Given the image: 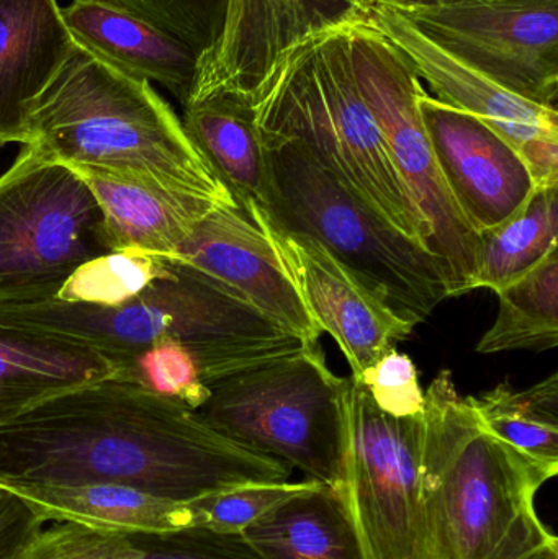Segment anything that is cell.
Here are the masks:
<instances>
[{
    "label": "cell",
    "mask_w": 558,
    "mask_h": 559,
    "mask_svg": "<svg viewBox=\"0 0 558 559\" xmlns=\"http://www.w3.org/2000/svg\"><path fill=\"white\" fill-rule=\"evenodd\" d=\"M290 475L192 407L118 378L72 388L0 426V486L121 485L189 502Z\"/></svg>",
    "instance_id": "1"
},
{
    "label": "cell",
    "mask_w": 558,
    "mask_h": 559,
    "mask_svg": "<svg viewBox=\"0 0 558 559\" xmlns=\"http://www.w3.org/2000/svg\"><path fill=\"white\" fill-rule=\"evenodd\" d=\"M0 322L94 348L120 370L133 355L174 342L192 355L209 388L314 347L174 258H161L153 277L120 301L100 305L51 298L3 306Z\"/></svg>",
    "instance_id": "2"
},
{
    "label": "cell",
    "mask_w": 558,
    "mask_h": 559,
    "mask_svg": "<svg viewBox=\"0 0 558 559\" xmlns=\"http://www.w3.org/2000/svg\"><path fill=\"white\" fill-rule=\"evenodd\" d=\"M22 146L74 170H100L235 202L153 84L81 48L39 98Z\"/></svg>",
    "instance_id": "3"
},
{
    "label": "cell",
    "mask_w": 558,
    "mask_h": 559,
    "mask_svg": "<svg viewBox=\"0 0 558 559\" xmlns=\"http://www.w3.org/2000/svg\"><path fill=\"white\" fill-rule=\"evenodd\" d=\"M425 491L449 559H517L558 542L537 492L557 472L484 429L442 370L425 393Z\"/></svg>",
    "instance_id": "4"
},
{
    "label": "cell",
    "mask_w": 558,
    "mask_h": 559,
    "mask_svg": "<svg viewBox=\"0 0 558 559\" xmlns=\"http://www.w3.org/2000/svg\"><path fill=\"white\" fill-rule=\"evenodd\" d=\"M249 104L261 136L297 144L390 225L428 249V223L357 88L346 26L288 49Z\"/></svg>",
    "instance_id": "5"
},
{
    "label": "cell",
    "mask_w": 558,
    "mask_h": 559,
    "mask_svg": "<svg viewBox=\"0 0 558 559\" xmlns=\"http://www.w3.org/2000/svg\"><path fill=\"white\" fill-rule=\"evenodd\" d=\"M261 141L269 200L256 210L269 222L317 239L415 328L451 298L444 265L425 246L390 225L297 144Z\"/></svg>",
    "instance_id": "6"
},
{
    "label": "cell",
    "mask_w": 558,
    "mask_h": 559,
    "mask_svg": "<svg viewBox=\"0 0 558 559\" xmlns=\"http://www.w3.org/2000/svg\"><path fill=\"white\" fill-rule=\"evenodd\" d=\"M425 433V409L416 416H390L357 378H346L333 491L364 559H449L426 502Z\"/></svg>",
    "instance_id": "7"
},
{
    "label": "cell",
    "mask_w": 558,
    "mask_h": 559,
    "mask_svg": "<svg viewBox=\"0 0 558 559\" xmlns=\"http://www.w3.org/2000/svg\"><path fill=\"white\" fill-rule=\"evenodd\" d=\"M111 252L87 183L22 146L0 176V308L55 298L75 272Z\"/></svg>",
    "instance_id": "8"
},
{
    "label": "cell",
    "mask_w": 558,
    "mask_h": 559,
    "mask_svg": "<svg viewBox=\"0 0 558 559\" xmlns=\"http://www.w3.org/2000/svg\"><path fill=\"white\" fill-rule=\"evenodd\" d=\"M346 378L328 367L320 345L210 386L197 409L241 445L333 488L341 463V397Z\"/></svg>",
    "instance_id": "9"
},
{
    "label": "cell",
    "mask_w": 558,
    "mask_h": 559,
    "mask_svg": "<svg viewBox=\"0 0 558 559\" xmlns=\"http://www.w3.org/2000/svg\"><path fill=\"white\" fill-rule=\"evenodd\" d=\"M357 88L379 123L390 156L428 223V249L444 265L449 295L471 293L477 271L478 233L455 205L418 108L425 91L406 56L367 20L346 26Z\"/></svg>",
    "instance_id": "10"
},
{
    "label": "cell",
    "mask_w": 558,
    "mask_h": 559,
    "mask_svg": "<svg viewBox=\"0 0 558 559\" xmlns=\"http://www.w3.org/2000/svg\"><path fill=\"white\" fill-rule=\"evenodd\" d=\"M402 13L501 87L557 108L558 0H472Z\"/></svg>",
    "instance_id": "11"
},
{
    "label": "cell",
    "mask_w": 558,
    "mask_h": 559,
    "mask_svg": "<svg viewBox=\"0 0 558 559\" xmlns=\"http://www.w3.org/2000/svg\"><path fill=\"white\" fill-rule=\"evenodd\" d=\"M366 20L406 56L431 97L472 115L510 143L536 187L558 183L557 108L526 100L459 61L392 7L372 2Z\"/></svg>",
    "instance_id": "12"
},
{
    "label": "cell",
    "mask_w": 558,
    "mask_h": 559,
    "mask_svg": "<svg viewBox=\"0 0 558 559\" xmlns=\"http://www.w3.org/2000/svg\"><path fill=\"white\" fill-rule=\"evenodd\" d=\"M370 7L372 0H226L218 36L200 56L190 100L231 94L251 102L288 49L364 22Z\"/></svg>",
    "instance_id": "13"
},
{
    "label": "cell",
    "mask_w": 558,
    "mask_h": 559,
    "mask_svg": "<svg viewBox=\"0 0 558 559\" xmlns=\"http://www.w3.org/2000/svg\"><path fill=\"white\" fill-rule=\"evenodd\" d=\"M242 212L261 226L311 318L336 342L353 377H360L396 342L412 335L415 325L400 318L317 239L278 228L254 206Z\"/></svg>",
    "instance_id": "14"
},
{
    "label": "cell",
    "mask_w": 558,
    "mask_h": 559,
    "mask_svg": "<svg viewBox=\"0 0 558 559\" xmlns=\"http://www.w3.org/2000/svg\"><path fill=\"white\" fill-rule=\"evenodd\" d=\"M418 108L442 179L468 225L487 231L520 212L536 183L523 157L487 124L423 91Z\"/></svg>",
    "instance_id": "15"
},
{
    "label": "cell",
    "mask_w": 558,
    "mask_h": 559,
    "mask_svg": "<svg viewBox=\"0 0 558 559\" xmlns=\"http://www.w3.org/2000/svg\"><path fill=\"white\" fill-rule=\"evenodd\" d=\"M174 259L215 280L308 345L320 344L323 332L278 262L268 236L235 202L213 206L193 226Z\"/></svg>",
    "instance_id": "16"
},
{
    "label": "cell",
    "mask_w": 558,
    "mask_h": 559,
    "mask_svg": "<svg viewBox=\"0 0 558 559\" xmlns=\"http://www.w3.org/2000/svg\"><path fill=\"white\" fill-rule=\"evenodd\" d=\"M78 49L58 0H0V150L26 143L36 104Z\"/></svg>",
    "instance_id": "17"
},
{
    "label": "cell",
    "mask_w": 558,
    "mask_h": 559,
    "mask_svg": "<svg viewBox=\"0 0 558 559\" xmlns=\"http://www.w3.org/2000/svg\"><path fill=\"white\" fill-rule=\"evenodd\" d=\"M62 19L79 48L117 71L166 87L187 104L200 55L182 39L105 0H72Z\"/></svg>",
    "instance_id": "18"
},
{
    "label": "cell",
    "mask_w": 558,
    "mask_h": 559,
    "mask_svg": "<svg viewBox=\"0 0 558 559\" xmlns=\"http://www.w3.org/2000/svg\"><path fill=\"white\" fill-rule=\"evenodd\" d=\"M75 173L100 205L114 252L174 258L193 226L213 206L225 203L117 174L91 169Z\"/></svg>",
    "instance_id": "19"
},
{
    "label": "cell",
    "mask_w": 558,
    "mask_h": 559,
    "mask_svg": "<svg viewBox=\"0 0 558 559\" xmlns=\"http://www.w3.org/2000/svg\"><path fill=\"white\" fill-rule=\"evenodd\" d=\"M118 373L120 367L94 348L0 322V426L49 397Z\"/></svg>",
    "instance_id": "20"
},
{
    "label": "cell",
    "mask_w": 558,
    "mask_h": 559,
    "mask_svg": "<svg viewBox=\"0 0 558 559\" xmlns=\"http://www.w3.org/2000/svg\"><path fill=\"white\" fill-rule=\"evenodd\" d=\"M183 130L236 205L264 210L269 173L251 104L231 94H212L183 107Z\"/></svg>",
    "instance_id": "21"
},
{
    "label": "cell",
    "mask_w": 558,
    "mask_h": 559,
    "mask_svg": "<svg viewBox=\"0 0 558 559\" xmlns=\"http://www.w3.org/2000/svg\"><path fill=\"white\" fill-rule=\"evenodd\" d=\"M43 521L74 522L117 534L192 527L189 504L121 485H10Z\"/></svg>",
    "instance_id": "22"
},
{
    "label": "cell",
    "mask_w": 558,
    "mask_h": 559,
    "mask_svg": "<svg viewBox=\"0 0 558 559\" xmlns=\"http://www.w3.org/2000/svg\"><path fill=\"white\" fill-rule=\"evenodd\" d=\"M242 535L264 559H364L336 492L321 483L282 502Z\"/></svg>",
    "instance_id": "23"
},
{
    "label": "cell",
    "mask_w": 558,
    "mask_h": 559,
    "mask_svg": "<svg viewBox=\"0 0 558 559\" xmlns=\"http://www.w3.org/2000/svg\"><path fill=\"white\" fill-rule=\"evenodd\" d=\"M558 183L536 187L526 205L495 228L478 233L477 271L471 292H500L533 271L558 248Z\"/></svg>",
    "instance_id": "24"
},
{
    "label": "cell",
    "mask_w": 558,
    "mask_h": 559,
    "mask_svg": "<svg viewBox=\"0 0 558 559\" xmlns=\"http://www.w3.org/2000/svg\"><path fill=\"white\" fill-rule=\"evenodd\" d=\"M465 400L487 432L558 473L557 373L526 390L514 391L501 383Z\"/></svg>",
    "instance_id": "25"
},
{
    "label": "cell",
    "mask_w": 558,
    "mask_h": 559,
    "mask_svg": "<svg viewBox=\"0 0 558 559\" xmlns=\"http://www.w3.org/2000/svg\"><path fill=\"white\" fill-rule=\"evenodd\" d=\"M500 309L478 354L544 352L558 344V248L533 271L497 292Z\"/></svg>",
    "instance_id": "26"
},
{
    "label": "cell",
    "mask_w": 558,
    "mask_h": 559,
    "mask_svg": "<svg viewBox=\"0 0 558 559\" xmlns=\"http://www.w3.org/2000/svg\"><path fill=\"white\" fill-rule=\"evenodd\" d=\"M314 483L311 479L300 483H264L202 496L187 502L192 527L219 534H245L259 519L287 499L307 491Z\"/></svg>",
    "instance_id": "27"
},
{
    "label": "cell",
    "mask_w": 558,
    "mask_h": 559,
    "mask_svg": "<svg viewBox=\"0 0 558 559\" xmlns=\"http://www.w3.org/2000/svg\"><path fill=\"white\" fill-rule=\"evenodd\" d=\"M118 380L131 381L163 396L199 409L210 396V388L192 355L174 342H161L121 364Z\"/></svg>",
    "instance_id": "28"
},
{
    "label": "cell",
    "mask_w": 558,
    "mask_h": 559,
    "mask_svg": "<svg viewBox=\"0 0 558 559\" xmlns=\"http://www.w3.org/2000/svg\"><path fill=\"white\" fill-rule=\"evenodd\" d=\"M120 559H264L242 534H219L206 528L127 534Z\"/></svg>",
    "instance_id": "29"
},
{
    "label": "cell",
    "mask_w": 558,
    "mask_h": 559,
    "mask_svg": "<svg viewBox=\"0 0 558 559\" xmlns=\"http://www.w3.org/2000/svg\"><path fill=\"white\" fill-rule=\"evenodd\" d=\"M177 36L200 56L215 43L226 0H105Z\"/></svg>",
    "instance_id": "30"
},
{
    "label": "cell",
    "mask_w": 558,
    "mask_h": 559,
    "mask_svg": "<svg viewBox=\"0 0 558 559\" xmlns=\"http://www.w3.org/2000/svg\"><path fill=\"white\" fill-rule=\"evenodd\" d=\"M127 538L74 522H51L20 551L15 559H120Z\"/></svg>",
    "instance_id": "31"
},
{
    "label": "cell",
    "mask_w": 558,
    "mask_h": 559,
    "mask_svg": "<svg viewBox=\"0 0 558 559\" xmlns=\"http://www.w3.org/2000/svg\"><path fill=\"white\" fill-rule=\"evenodd\" d=\"M354 378L366 386L377 407L390 416H416L425 409V391L419 384L416 365L396 347Z\"/></svg>",
    "instance_id": "32"
},
{
    "label": "cell",
    "mask_w": 558,
    "mask_h": 559,
    "mask_svg": "<svg viewBox=\"0 0 558 559\" xmlns=\"http://www.w3.org/2000/svg\"><path fill=\"white\" fill-rule=\"evenodd\" d=\"M46 522L15 492L0 486V559H15Z\"/></svg>",
    "instance_id": "33"
},
{
    "label": "cell",
    "mask_w": 558,
    "mask_h": 559,
    "mask_svg": "<svg viewBox=\"0 0 558 559\" xmlns=\"http://www.w3.org/2000/svg\"><path fill=\"white\" fill-rule=\"evenodd\" d=\"M372 2L383 3V5L400 10V12H408V10L454 5V3L472 2V0H372Z\"/></svg>",
    "instance_id": "34"
},
{
    "label": "cell",
    "mask_w": 558,
    "mask_h": 559,
    "mask_svg": "<svg viewBox=\"0 0 558 559\" xmlns=\"http://www.w3.org/2000/svg\"><path fill=\"white\" fill-rule=\"evenodd\" d=\"M517 559H558V542L544 545V547L536 548V550L531 551V554Z\"/></svg>",
    "instance_id": "35"
}]
</instances>
